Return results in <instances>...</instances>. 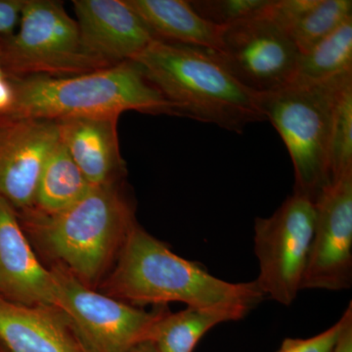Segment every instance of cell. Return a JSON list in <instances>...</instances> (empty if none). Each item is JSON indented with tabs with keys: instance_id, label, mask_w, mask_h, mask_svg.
<instances>
[{
	"instance_id": "cell-11",
	"label": "cell",
	"mask_w": 352,
	"mask_h": 352,
	"mask_svg": "<svg viewBox=\"0 0 352 352\" xmlns=\"http://www.w3.org/2000/svg\"><path fill=\"white\" fill-rule=\"evenodd\" d=\"M60 141L56 120L0 119V197L31 210L44 164Z\"/></svg>"
},
{
	"instance_id": "cell-22",
	"label": "cell",
	"mask_w": 352,
	"mask_h": 352,
	"mask_svg": "<svg viewBox=\"0 0 352 352\" xmlns=\"http://www.w3.org/2000/svg\"><path fill=\"white\" fill-rule=\"evenodd\" d=\"M271 0H196L191 6L203 19L226 28L261 15Z\"/></svg>"
},
{
	"instance_id": "cell-16",
	"label": "cell",
	"mask_w": 352,
	"mask_h": 352,
	"mask_svg": "<svg viewBox=\"0 0 352 352\" xmlns=\"http://www.w3.org/2000/svg\"><path fill=\"white\" fill-rule=\"evenodd\" d=\"M155 38L219 52L224 28L208 22L185 0H124Z\"/></svg>"
},
{
	"instance_id": "cell-21",
	"label": "cell",
	"mask_w": 352,
	"mask_h": 352,
	"mask_svg": "<svg viewBox=\"0 0 352 352\" xmlns=\"http://www.w3.org/2000/svg\"><path fill=\"white\" fill-rule=\"evenodd\" d=\"M329 166L332 182L352 171V82L342 90L336 105Z\"/></svg>"
},
{
	"instance_id": "cell-6",
	"label": "cell",
	"mask_w": 352,
	"mask_h": 352,
	"mask_svg": "<svg viewBox=\"0 0 352 352\" xmlns=\"http://www.w3.org/2000/svg\"><path fill=\"white\" fill-rule=\"evenodd\" d=\"M0 65L9 78H66L109 68L85 50L76 21L56 0H25L19 31L0 34Z\"/></svg>"
},
{
	"instance_id": "cell-20",
	"label": "cell",
	"mask_w": 352,
	"mask_h": 352,
	"mask_svg": "<svg viewBox=\"0 0 352 352\" xmlns=\"http://www.w3.org/2000/svg\"><path fill=\"white\" fill-rule=\"evenodd\" d=\"M346 72H352V18L300 53L293 80L318 82Z\"/></svg>"
},
{
	"instance_id": "cell-26",
	"label": "cell",
	"mask_w": 352,
	"mask_h": 352,
	"mask_svg": "<svg viewBox=\"0 0 352 352\" xmlns=\"http://www.w3.org/2000/svg\"><path fill=\"white\" fill-rule=\"evenodd\" d=\"M333 352H352V322L344 329Z\"/></svg>"
},
{
	"instance_id": "cell-25",
	"label": "cell",
	"mask_w": 352,
	"mask_h": 352,
	"mask_svg": "<svg viewBox=\"0 0 352 352\" xmlns=\"http://www.w3.org/2000/svg\"><path fill=\"white\" fill-rule=\"evenodd\" d=\"M14 104V89L10 78L4 73L0 65V118L10 113Z\"/></svg>"
},
{
	"instance_id": "cell-28",
	"label": "cell",
	"mask_w": 352,
	"mask_h": 352,
	"mask_svg": "<svg viewBox=\"0 0 352 352\" xmlns=\"http://www.w3.org/2000/svg\"><path fill=\"white\" fill-rule=\"evenodd\" d=\"M0 352H8V351H6V349H2V351H0Z\"/></svg>"
},
{
	"instance_id": "cell-9",
	"label": "cell",
	"mask_w": 352,
	"mask_h": 352,
	"mask_svg": "<svg viewBox=\"0 0 352 352\" xmlns=\"http://www.w3.org/2000/svg\"><path fill=\"white\" fill-rule=\"evenodd\" d=\"M215 54L245 87L263 94L293 80L300 51L263 12L224 28L221 50Z\"/></svg>"
},
{
	"instance_id": "cell-18",
	"label": "cell",
	"mask_w": 352,
	"mask_h": 352,
	"mask_svg": "<svg viewBox=\"0 0 352 352\" xmlns=\"http://www.w3.org/2000/svg\"><path fill=\"white\" fill-rule=\"evenodd\" d=\"M251 309L244 307H187L171 314L164 309L148 335L159 352H193L201 338L226 322L245 318Z\"/></svg>"
},
{
	"instance_id": "cell-5",
	"label": "cell",
	"mask_w": 352,
	"mask_h": 352,
	"mask_svg": "<svg viewBox=\"0 0 352 352\" xmlns=\"http://www.w3.org/2000/svg\"><path fill=\"white\" fill-rule=\"evenodd\" d=\"M352 82V72L318 82L293 80L259 94V106L270 120L292 159L293 193L316 201L332 182L329 150L333 113L340 94Z\"/></svg>"
},
{
	"instance_id": "cell-4",
	"label": "cell",
	"mask_w": 352,
	"mask_h": 352,
	"mask_svg": "<svg viewBox=\"0 0 352 352\" xmlns=\"http://www.w3.org/2000/svg\"><path fill=\"white\" fill-rule=\"evenodd\" d=\"M9 78L14 89L13 107L0 119L120 118L126 111L176 115L173 106L134 61L66 78Z\"/></svg>"
},
{
	"instance_id": "cell-12",
	"label": "cell",
	"mask_w": 352,
	"mask_h": 352,
	"mask_svg": "<svg viewBox=\"0 0 352 352\" xmlns=\"http://www.w3.org/2000/svg\"><path fill=\"white\" fill-rule=\"evenodd\" d=\"M85 50L106 66L133 61L157 39L124 0H74Z\"/></svg>"
},
{
	"instance_id": "cell-7",
	"label": "cell",
	"mask_w": 352,
	"mask_h": 352,
	"mask_svg": "<svg viewBox=\"0 0 352 352\" xmlns=\"http://www.w3.org/2000/svg\"><path fill=\"white\" fill-rule=\"evenodd\" d=\"M315 217V201L293 193L271 217L254 221V249L259 265L254 281L264 296L286 307L302 291Z\"/></svg>"
},
{
	"instance_id": "cell-1",
	"label": "cell",
	"mask_w": 352,
	"mask_h": 352,
	"mask_svg": "<svg viewBox=\"0 0 352 352\" xmlns=\"http://www.w3.org/2000/svg\"><path fill=\"white\" fill-rule=\"evenodd\" d=\"M105 295L132 305L185 303L187 307H244L252 309L265 296L256 281L230 283L201 264L171 252L135 224L113 271L102 284Z\"/></svg>"
},
{
	"instance_id": "cell-2",
	"label": "cell",
	"mask_w": 352,
	"mask_h": 352,
	"mask_svg": "<svg viewBox=\"0 0 352 352\" xmlns=\"http://www.w3.org/2000/svg\"><path fill=\"white\" fill-rule=\"evenodd\" d=\"M133 61L176 116L237 133L266 120L259 94L239 82L214 51L155 39Z\"/></svg>"
},
{
	"instance_id": "cell-27",
	"label": "cell",
	"mask_w": 352,
	"mask_h": 352,
	"mask_svg": "<svg viewBox=\"0 0 352 352\" xmlns=\"http://www.w3.org/2000/svg\"><path fill=\"white\" fill-rule=\"evenodd\" d=\"M129 352H159L157 351L156 346L152 344L149 340H145V342H139L132 347L131 351Z\"/></svg>"
},
{
	"instance_id": "cell-15",
	"label": "cell",
	"mask_w": 352,
	"mask_h": 352,
	"mask_svg": "<svg viewBox=\"0 0 352 352\" xmlns=\"http://www.w3.org/2000/svg\"><path fill=\"white\" fill-rule=\"evenodd\" d=\"M60 141L92 186L120 182L126 171L120 156L119 117L58 120Z\"/></svg>"
},
{
	"instance_id": "cell-19",
	"label": "cell",
	"mask_w": 352,
	"mask_h": 352,
	"mask_svg": "<svg viewBox=\"0 0 352 352\" xmlns=\"http://www.w3.org/2000/svg\"><path fill=\"white\" fill-rule=\"evenodd\" d=\"M91 188L59 141L44 164L32 208L43 214H56L80 201Z\"/></svg>"
},
{
	"instance_id": "cell-17",
	"label": "cell",
	"mask_w": 352,
	"mask_h": 352,
	"mask_svg": "<svg viewBox=\"0 0 352 352\" xmlns=\"http://www.w3.org/2000/svg\"><path fill=\"white\" fill-rule=\"evenodd\" d=\"M305 52L352 18L351 0H271L264 10Z\"/></svg>"
},
{
	"instance_id": "cell-8",
	"label": "cell",
	"mask_w": 352,
	"mask_h": 352,
	"mask_svg": "<svg viewBox=\"0 0 352 352\" xmlns=\"http://www.w3.org/2000/svg\"><path fill=\"white\" fill-rule=\"evenodd\" d=\"M50 271L55 305L69 315L94 352H129L147 340L164 309L145 311L98 293L59 264Z\"/></svg>"
},
{
	"instance_id": "cell-23",
	"label": "cell",
	"mask_w": 352,
	"mask_h": 352,
	"mask_svg": "<svg viewBox=\"0 0 352 352\" xmlns=\"http://www.w3.org/2000/svg\"><path fill=\"white\" fill-rule=\"evenodd\" d=\"M352 322V303L337 323L309 339H286L277 352H333L344 329Z\"/></svg>"
},
{
	"instance_id": "cell-24",
	"label": "cell",
	"mask_w": 352,
	"mask_h": 352,
	"mask_svg": "<svg viewBox=\"0 0 352 352\" xmlns=\"http://www.w3.org/2000/svg\"><path fill=\"white\" fill-rule=\"evenodd\" d=\"M25 0H0V34L14 32L19 24Z\"/></svg>"
},
{
	"instance_id": "cell-3",
	"label": "cell",
	"mask_w": 352,
	"mask_h": 352,
	"mask_svg": "<svg viewBox=\"0 0 352 352\" xmlns=\"http://www.w3.org/2000/svg\"><path fill=\"white\" fill-rule=\"evenodd\" d=\"M17 215L23 230L90 288L117 261L136 224L133 206L119 182L92 186L80 201L56 214L31 208Z\"/></svg>"
},
{
	"instance_id": "cell-10",
	"label": "cell",
	"mask_w": 352,
	"mask_h": 352,
	"mask_svg": "<svg viewBox=\"0 0 352 352\" xmlns=\"http://www.w3.org/2000/svg\"><path fill=\"white\" fill-rule=\"evenodd\" d=\"M314 236L302 289L352 286V171L333 180L315 201Z\"/></svg>"
},
{
	"instance_id": "cell-14",
	"label": "cell",
	"mask_w": 352,
	"mask_h": 352,
	"mask_svg": "<svg viewBox=\"0 0 352 352\" xmlns=\"http://www.w3.org/2000/svg\"><path fill=\"white\" fill-rule=\"evenodd\" d=\"M0 295L27 305H55L53 279L32 250L17 212L0 197Z\"/></svg>"
},
{
	"instance_id": "cell-13",
	"label": "cell",
	"mask_w": 352,
	"mask_h": 352,
	"mask_svg": "<svg viewBox=\"0 0 352 352\" xmlns=\"http://www.w3.org/2000/svg\"><path fill=\"white\" fill-rule=\"evenodd\" d=\"M0 342L8 352H94L68 314L0 295Z\"/></svg>"
}]
</instances>
